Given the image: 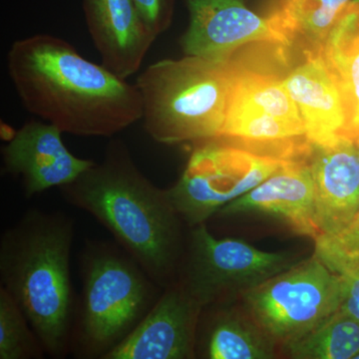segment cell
Masks as SVG:
<instances>
[{"mask_svg": "<svg viewBox=\"0 0 359 359\" xmlns=\"http://www.w3.org/2000/svg\"><path fill=\"white\" fill-rule=\"evenodd\" d=\"M59 189L68 204L105 226L158 285L165 289L176 282L185 223L167 190L142 173L124 142L112 139L100 163Z\"/></svg>", "mask_w": 359, "mask_h": 359, "instance_id": "2", "label": "cell"}, {"mask_svg": "<svg viewBox=\"0 0 359 359\" xmlns=\"http://www.w3.org/2000/svg\"><path fill=\"white\" fill-rule=\"evenodd\" d=\"M203 306L176 280L104 359H190L196 356Z\"/></svg>", "mask_w": 359, "mask_h": 359, "instance_id": "10", "label": "cell"}, {"mask_svg": "<svg viewBox=\"0 0 359 359\" xmlns=\"http://www.w3.org/2000/svg\"><path fill=\"white\" fill-rule=\"evenodd\" d=\"M309 162L318 238L334 237L346 230L358 212V153L353 141L342 138L330 145L313 146Z\"/></svg>", "mask_w": 359, "mask_h": 359, "instance_id": "15", "label": "cell"}, {"mask_svg": "<svg viewBox=\"0 0 359 359\" xmlns=\"http://www.w3.org/2000/svg\"><path fill=\"white\" fill-rule=\"evenodd\" d=\"M62 134L50 123L30 120L2 149L4 171L20 178L28 199L72 183L95 163L73 155Z\"/></svg>", "mask_w": 359, "mask_h": 359, "instance_id": "12", "label": "cell"}, {"mask_svg": "<svg viewBox=\"0 0 359 359\" xmlns=\"http://www.w3.org/2000/svg\"><path fill=\"white\" fill-rule=\"evenodd\" d=\"M355 359H359V354L358 356H356Z\"/></svg>", "mask_w": 359, "mask_h": 359, "instance_id": "27", "label": "cell"}, {"mask_svg": "<svg viewBox=\"0 0 359 359\" xmlns=\"http://www.w3.org/2000/svg\"><path fill=\"white\" fill-rule=\"evenodd\" d=\"M304 61L283 80L313 146H327L346 138V118L339 87L320 50L304 52Z\"/></svg>", "mask_w": 359, "mask_h": 359, "instance_id": "16", "label": "cell"}, {"mask_svg": "<svg viewBox=\"0 0 359 359\" xmlns=\"http://www.w3.org/2000/svg\"><path fill=\"white\" fill-rule=\"evenodd\" d=\"M340 92L346 113V137L359 138V0L340 13L320 49Z\"/></svg>", "mask_w": 359, "mask_h": 359, "instance_id": "17", "label": "cell"}, {"mask_svg": "<svg viewBox=\"0 0 359 359\" xmlns=\"http://www.w3.org/2000/svg\"><path fill=\"white\" fill-rule=\"evenodd\" d=\"M142 18L157 36L171 25L174 0H133Z\"/></svg>", "mask_w": 359, "mask_h": 359, "instance_id": "23", "label": "cell"}, {"mask_svg": "<svg viewBox=\"0 0 359 359\" xmlns=\"http://www.w3.org/2000/svg\"><path fill=\"white\" fill-rule=\"evenodd\" d=\"M186 1L190 22L181 40L186 55L229 60L238 48L252 42L285 46L268 18L254 13L245 0Z\"/></svg>", "mask_w": 359, "mask_h": 359, "instance_id": "11", "label": "cell"}, {"mask_svg": "<svg viewBox=\"0 0 359 359\" xmlns=\"http://www.w3.org/2000/svg\"><path fill=\"white\" fill-rule=\"evenodd\" d=\"M7 70L26 111L62 133L113 138L143 117L136 84L54 35L14 41Z\"/></svg>", "mask_w": 359, "mask_h": 359, "instance_id": "1", "label": "cell"}, {"mask_svg": "<svg viewBox=\"0 0 359 359\" xmlns=\"http://www.w3.org/2000/svg\"><path fill=\"white\" fill-rule=\"evenodd\" d=\"M287 349L297 359L355 358L359 354V323L339 309Z\"/></svg>", "mask_w": 359, "mask_h": 359, "instance_id": "20", "label": "cell"}, {"mask_svg": "<svg viewBox=\"0 0 359 359\" xmlns=\"http://www.w3.org/2000/svg\"><path fill=\"white\" fill-rule=\"evenodd\" d=\"M219 137L238 146L273 148L283 159L304 157L311 147L301 112L283 80L245 69L238 62Z\"/></svg>", "mask_w": 359, "mask_h": 359, "instance_id": "9", "label": "cell"}, {"mask_svg": "<svg viewBox=\"0 0 359 359\" xmlns=\"http://www.w3.org/2000/svg\"><path fill=\"white\" fill-rule=\"evenodd\" d=\"M356 216H359V209H358V214H356ZM356 216H355V217H356Z\"/></svg>", "mask_w": 359, "mask_h": 359, "instance_id": "26", "label": "cell"}, {"mask_svg": "<svg viewBox=\"0 0 359 359\" xmlns=\"http://www.w3.org/2000/svg\"><path fill=\"white\" fill-rule=\"evenodd\" d=\"M82 4L102 65L123 79L136 74L158 36L133 0H82Z\"/></svg>", "mask_w": 359, "mask_h": 359, "instance_id": "14", "label": "cell"}, {"mask_svg": "<svg viewBox=\"0 0 359 359\" xmlns=\"http://www.w3.org/2000/svg\"><path fill=\"white\" fill-rule=\"evenodd\" d=\"M199 143L179 181L167 189L171 204L188 228L207 223L287 160L257 154L221 137Z\"/></svg>", "mask_w": 359, "mask_h": 359, "instance_id": "7", "label": "cell"}, {"mask_svg": "<svg viewBox=\"0 0 359 359\" xmlns=\"http://www.w3.org/2000/svg\"><path fill=\"white\" fill-rule=\"evenodd\" d=\"M82 292L71 346L82 358L104 359L140 323L163 287L120 247L92 243L82 259Z\"/></svg>", "mask_w": 359, "mask_h": 359, "instance_id": "5", "label": "cell"}, {"mask_svg": "<svg viewBox=\"0 0 359 359\" xmlns=\"http://www.w3.org/2000/svg\"><path fill=\"white\" fill-rule=\"evenodd\" d=\"M309 157L287 159L278 171L224 205L216 216L268 215L282 219L294 233L316 240V191Z\"/></svg>", "mask_w": 359, "mask_h": 359, "instance_id": "13", "label": "cell"}, {"mask_svg": "<svg viewBox=\"0 0 359 359\" xmlns=\"http://www.w3.org/2000/svg\"><path fill=\"white\" fill-rule=\"evenodd\" d=\"M46 354L41 341L22 309L0 287V359L42 358Z\"/></svg>", "mask_w": 359, "mask_h": 359, "instance_id": "21", "label": "cell"}, {"mask_svg": "<svg viewBox=\"0 0 359 359\" xmlns=\"http://www.w3.org/2000/svg\"><path fill=\"white\" fill-rule=\"evenodd\" d=\"M238 61L186 55L163 59L137 77L143 126L161 144L217 138L223 129Z\"/></svg>", "mask_w": 359, "mask_h": 359, "instance_id": "4", "label": "cell"}, {"mask_svg": "<svg viewBox=\"0 0 359 359\" xmlns=\"http://www.w3.org/2000/svg\"><path fill=\"white\" fill-rule=\"evenodd\" d=\"M341 276L342 297L339 309L359 323V269Z\"/></svg>", "mask_w": 359, "mask_h": 359, "instance_id": "24", "label": "cell"}, {"mask_svg": "<svg viewBox=\"0 0 359 359\" xmlns=\"http://www.w3.org/2000/svg\"><path fill=\"white\" fill-rule=\"evenodd\" d=\"M353 143L354 144V147H355L356 153H358L359 158V138L356 139V140H354Z\"/></svg>", "mask_w": 359, "mask_h": 359, "instance_id": "25", "label": "cell"}, {"mask_svg": "<svg viewBox=\"0 0 359 359\" xmlns=\"http://www.w3.org/2000/svg\"><path fill=\"white\" fill-rule=\"evenodd\" d=\"M351 0H273L266 18L285 47L320 50L340 13Z\"/></svg>", "mask_w": 359, "mask_h": 359, "instance_id": "18", "label": "cell"}, {"mask_svg": "<svg viewBox=\"0 0 359 359\" xmlns=\"http://www.w3.org/2000/svg\"><path fill=\"white\" fill-rule=\"evenodd\" d=\"M290 252H269L238 238H217L207 224L189 228L177 280L203 309L231 304L292 268Z\"/></svg>", "mask_w": 359, "mask_h": 359, "instance_id": "6", "label": "cell"}, {"mask_svg": "<svg viewBox=\"0 0 359 359\" xmlns=\"http://www.w3.org/2000/svg\"><path fill=\"white\" fill-rule=\"evenodd\" d=\"M316 256L339 275L359 269V216L334 237L316 241Z\"/></svg>", "mask_w": 359, "mask_h": 359, "instance_id": "22", "label": "cell"}, {"mask_svg": "<svg viewBox=\"0 0 359 359\" xmlns=\"http://www.w3.org/2000/svg\"><path fill=\"white\" fill-rule=\"evenodd\" d=\"M341 297L342 276L314 255L243 297L257 325L287 347L339 311Z\"/></svg>", "mask_w": 359, "mask_h": 359, "instance_id": "8", "label": "cell"}, {"mask_svg": "<svg viewBox=\"0 0 359 359\" xmlns=\"http://www.w3.org/2000/svg\"><path fill=\"white\" fill-rule=\"evenodd\" d=\"M201 341L203 358L269 359L275 358L276 342L256 320H247L230 304H216Z\"/></svg>", "mask_w": 359, "mask_h": 359, "instance_id": "19", "label": "cell"}, {"mask_svg": "<svg viewBox=\"0 0 359 359\" xmlns=\"http://www.w3.org/2000/svg\"><path fill=\"white\" fill-rule=\"evenodd\" d=\"M74 222L61 212L29 210L0 238V287L15 299L47 355L71 346L75 306L71 282Z\"/></svg>", "mask_w": 359, "mask_h": 359, "instance_id": "3", "label": "cell"}]
</instances>
